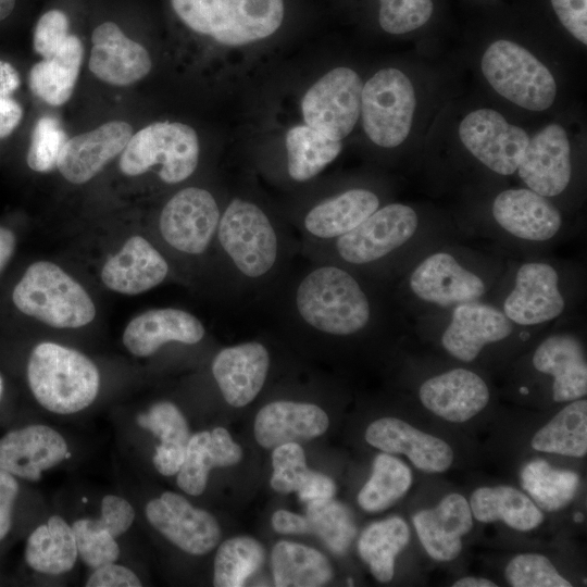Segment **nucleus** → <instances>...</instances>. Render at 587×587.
<instances>
[{"label": "nucleus", "instance_id": "obj_1", "mask_svg": "<svg viewBox=\"0 0 587 587\" xmlns=\"http://www.w3.org/2000/svg\"><path fill=\"white\" fill-rule=\"evenodd\" d=\"M211 252L230 307L258 308L301 254V242L287 218L235 196L223 209Z\"/></svg>", "mask_w": 587, "mask_h": 587}, {"label": "nucleus", "instance_id": "obj_2", "mask_svg": "<svg viewBox=\"0 0 587 587\" xmlns=\"http://www.w3.org/2000/svg\"><path fill=\"white\" fill-rule=\"evenodd\" d=\"M27 379L36 400L57 414H72L89 407L100 387L96 364L84 353L43 341L32 351Z\"/></svg>", "mask_w": 587, "mask_h": 587}, {"label": "nucleus", "instance_id": "obj_3", "mask_svg": "<svg viewBox=\"0 0 587 587\" xmlns=\"http://www.w3.org/2000/svg\"><path fill=\"white\" fill-rule=\"evenodd\" d=\"M190 29L226 46H242L274 34L283 23L284 0H171Z\"/></svg>", "mask_w": 587, "mask_h": 587}, {"label": "nucleus", "instance_id": "obj_4", "mask_svg": "<svg viewBox=\"0 0 587 587\" xmlns=\"http://www.w3.org/2000/svg\"><path fill=\"white\" fill-rule=\"evenodd\" d=\"M12 300L22 313L55 328L82 327L96 316L95 303L84 287L49 261L27 267Z\"/></svg>", "mask_w": 587, "mask_h": 587}, {"label": "nucleus", "instance_id": "obj_5", "mask_svg": "<svg viewBox=\"0 0 587 587\" xmlns=\"http://www.w3.org/2000/svg\"><path fill=\"white\" fill-rule=\"evenodd\" d=\"M415 211L405 204L378 208L362 223L335 241L302 251L303 257L341 264L351 270L366 268L391 255L415 234Z\"/></svg>", "mask_w": 587, "mask_h": 587}, {"label": "nucleus", "instance_id": "obj_6", "mask_svg": "<svg viewBox=\"0 0 587 587\" xmlns=\"http://www.w3.org/2000/svg\"><path fill=\"white\" fill-rule=\"evenodd\" d=\"M199 140L183 123H152L132 135L120 158L123 174L138 176L153 166L159 178L170 185L189 178L198 167Z\"/></svg>", "mask_w": 587, "mask_h": 587}, {"label": "nucleus", "instance_id": "obj_7", "mask_svg": "<svg viewBox=\"0 0 587 587\" xmlns=\"http://www.w3.org/2000/svg\"><path fill=\"white\" fill-rule=\"evenodd\" d=\"M482 71L499 95L521 108L544 111L554 101L557 85L550 71L513 41L492 42L483 55Z\"/></svg>", "mask_w": 587, "mask_h": 587}, {"label": "nucleus", "instance_id": "obj_8", "mask_svg": "<svg viewBox=\"0 0 587 587\" xmlns=\"http://www.w3.org/2000/svg\"><path fill=\"white\" fill-rule=\"evenodd\" d=\"M224 207L207 188H183L165 202L160 212V236L171 250L183 257H205L211 252Z\"/></svg>", "mask_w": 587, "mask_h": 587}, {"label": "nucleus", "instance_id": "obj_9", "mask_svg": "<svg viewBox=\"0 0 587 587\" xmlns=\"http://www.w3.org/2000/svg\"><path fill=\"white\" fill-rule=\"evenodd\" d=\"M416 100L410 79L397 68H383L362 88L361 116L367 137L377 146L394 148L408 137Z\"/></svg>", "mask_w": 587, "mask_h": 587}, {"label": "nucleus", "instance_id": "obj_10", "mask_svg": "<svg viewBox=\"0 0 587 587\" xmlns=\"http://www.w3.org/2000/svg\"><path fill=\"white\" fill-rule=\"evenodd\" d=\"M379 205V198L374 191L350 188L323 197L287 220L299 236L302 252L335 241L355 228Z\"/></svg>", "mask_w": 587, "mask_h": 587}, {"label": "nucleus", "instance_id": "obj_11", "mask_svg": "<svg viewBox=\"0 0 587 587\" xmlns=\"http://www.w3.org/2000/svg\"><path fill=\"white\" fill-rule=\"evenodd\" d=\"M363 84L348 67H336L304 95L301 109L307 125L335 140L353 129L361 113Z\"/></svg>", "mask_w": 587, "mask_h": 587}, {"label": "nucleus", "instance_id": "obj_12", "mask_svg": "<svg viewBox=\"0 0 587 587\" xmlns=\"http://www.w3.org/2000/svg\"><path fill=\"white\" fill-rule=\"evenodd\" d=\"M465 148L484 165L500 175L513 174L529 141L519 126L509 124L497 111L478 109L459 127Z\"/></svg>", "mask_w": 587, "mask_h": 587}, {"label": "nucleus", "instance_id": "obj_13", "mask_svg": "<svg viewBox=\"0 0 587 587\" xmlns=\"http://www.w3.org/2000/svg\"><path fill=\"white\" fill-rule=\"evenodd\" d=\"M149 523L187 553L210 552L221 537L220 526L208 511L193 508L183 496L165 491L146 507Z\"/></svg>", "mask_w": 587, "mask_h": 587}, {"label": "nucleus", "instance_id": "obj_14", "mask_svg": "<svg viewBox=\"0 0 587 587\" xmlns=\"http://www.w3.org/2000/svg\"><path fill=\"white\" fill-rule=\"evenodd\" d=\"M271 363L267 345L253 339L221 349L212 360L211 372L224 400L241 408L264 388Z\"/></svg>", "mask_w": 587, "mask_h": 587}, {"label": "nucleus", "instance_id": "obj_15", "mask_svg": "<svg viewBox=\"0 0 587 587\" xmlns=\"http://www.w3.org/2000/svg\"><path fill=\"white\" fill-rule=\"evenodd\" d=\"M570 154L564 128L550 124L529 139L516 171L528 189L546 198L558 196L571 180Z\"/></svg>", "mask_w": 587, "mask_h": 587}, {"label": "nucleus", "instance_id": "obj_16", "mask_svg": "<svg viewBox=\"0 0 587 587\" xmlns=\"http://www.w3.org/2000/svg\"><path fill=\"white\" fill-rule=\"evenodd\" d=\"M364 437L367 444L383 452L404 454L425 473L446 472L454 460L448 442L397 417L375 420L367 426Z\"/></svg>", "mask_w": 587, "mask_h": 587}, {"label": "nucleus", "instance_id": "obj_17", "mask_svg": "<svg viewBox=\"0 0 587 587\" xmlns=\"http://www.w3.org/2000/svg\"><path fill=\"white\" fill-rule=\"evenodd\" d=\"M132 135L128 123L111 121L74 136L63 145L57 167L70 183L85 184L124 150Z\"/></svg>", "mask_w": 587, "mask_h": 587}, {"label": "nucleus", "instance_id": "obj_18", "mask_svg": "<svg viewBox=\"0 0 587 587\" xmlns=\"http://www.w3.org/2000/svg\"><path fill=\"white\" fill-rule=\"evenodd\" d=\"M559 276L546 263L529 262L520 266L515 285L503 303V313L519 325L529 326L549 322L564 310L559 290Z\"/></svg>", "mask_w": 587, "mask_h": 587}, {"label": "nucleus", "instance_id": "obj_19", "mask_svg": "<svg viewBox=\"0 0 587 587\" xmlns=\"http://www.w3.org/2000/svg\"><path fill=\"white\" fill-rule=\"evenodd\" d=\"M409 286L420 299L440 307L477 301L485 292L483 279L447 252L425 258L411 273Z\"/></svg>", "mask_w": 587, "mask_h": 587}, {"label": "nucleus", "instance_id": "obj_20", "mask_svg": "<svg viewBox=\"0 0 587 587\" xmlns=\"http://www.w3.org/2000/svg\"><path fill=\"white\" fill-rule=\"evenodd\" d=\"M207 336L203 323L177 308L151 309L138 314L125 327L123 344L135 357L154 354L166 344L195 346Z\"/></svg>", "mask_w": 587, "mask_h": 587}, {"label": "nucleus", "instance_id": "obj_21", "mask_svg": "<svg viewBox=\"0 0 587 587\" xmlns=\"http://www.w3.org/2000/svg\"><path fill=\"white\" fill-rule=\"evenodd\" d=\"M419 397L424 408L438 417L463 423L486 408L489 389L478 374L459 367L426 379Z\"/></svg>", "mask_w": 587, "mask_h": 587}, {"label": "nucleus", "instance_id": "obj_22", "mask_svg": "<svg viewBox=\"0 0 587 587\" xmlns=\"http://www.w3.org/2000/svg\"><path fill=\"white\" fill-rule=\"evenodd\" d=\"M62 435L47 425H28L0 438V470L36 482L41 473L60 464L67 452Z\"/></svg>", "mask_w": 587, "mask_h": 587}, {"label": "nucleus", "instance_id": "obj_23", "mask_svg": "<svg viewBox=\"0 0 587 587\" xmlns=\"http://www.w3.org/2000/svg\"><path fill=\"white\" fill-rule=\"evenodd\" d=\"M91 41L89 70L107 84L128 86L151 70L152 62L146 48L125 36L113 22L97 26Z\"/></svg>", "mask_w": 587, "mask_h": 587}, {"label": "nucleus", "instance_id": "obj_24", "mask_svg": "<svg viewBox=\"0 0 587 587\" xmlns=\"http://www.w3.org/2000/svg\"><path fill=\"white\" fill-rule=\"evenodd\" d=\"M511 333L512 322L502 311L477 301L465 302L454 308L441 345L453 358L472 362L486 345L501 341Z\"/></svg>", "mask_w": 587, "mask_h": 587}, {"label": "nucleus", "instance_id": "obj_25", "mask_svg": "<svg viewBox=\"0 0 587 587\" xmlns=\"http://www.w3.org/2000/svg\"><path fill=\"white\" fill-rule=\"evenodd\" d=\"M166 258L146 238L129 237L102 266L101 280L123 295H139L162 284L170 275Z\"/></svg>", "mask_w": 587, "mask_h": 587}, {"label": "nucleus", "instance_id": "obj_26", "mask_svg": "<svg viewBox=\"0 0 587 587\" xmlns=\"http://www.w3.org/2000/svg\"><path fill=\"white\" fill-rule=\"evenodd\" d=\"M413 525L426 553L436 561L449 562L461 553L462 539L473 527V515L467 499L452 492L435 508L416 512Z\"/></svg>", "mask_w": 587, "mask_h": 587}, {"label": "nucleus", "instance_id": "obj_27", "mask_svg": "<svg viewBox=\"0 0 587 587\" xmlns=\"http://www.w3.org/2000/svg\"><path fill=\"white\" fill-rule=\"evenodd\" d=\"M328 425L326 412L314 403L275 400L258 412L254 437L260 446L272 449L283 444L319 437L326 432Z\"/></svg>", "mask_w": 587, "mask_h": 587}, {"label": "nucleus", "instance_id": "obj_28", "mask_svg": "<svg viewBox=\"0 0 587 587\" xmlns=\"http://www.w3.org/2000/svg\"><path fill=\"white\" fill-rule=\"evenodd\" d=\"M492 215L504 230L529 241L551 239L562 224L559 210L546 197L524 188L500 192Z\"/></svg>", "mask_w": 587, "mask_h": 587}, {"label": "nucleus", "instance_id": "obj_29", "mask_svg": "<svg viewBox=\"0 0 587 587\" xmlns=\"http://www.w3.org/2000/svg\"><path fill=\"white\" fill-rule=\"evenodd\" d=\"M534 367L553 377L552 398L570 402L587 394V364L580 341L567 334L546 338L533 354Z\"/></svg>", "mask_w": 587, "mask_h": 587}, {"label": "nucleus", "instance_id": "obj_30", "mask_svg": "<svg viewBox=\"0 0 587 587\" xmlns=\"http://www.w3.org/2000/svg\"><path fill=\"white\" fill-rule=\"evenodd\" d=\"M242 458L240 446L224 427L190 436L184 461L177 472V485L186 494L201 495L211 469L230 466Z\"/></svg>", "mask_w": 587, "mask_h": 587}, {"label": "nucleus", "instance_id": "obj_31", "mask_svg": "<svg viewBox=\"0 0 587 587\" xmlns=\"http://www.w3.org/2000/svg\"><path fill=\"white\" fill-rule=\"evenodd\" d=\"M475 520L482 523L501 521L519 532H529L544 521L540 508L524 492L507 485L479 487L470 498Z\"/></svg>", "mask_w": 587, "mask_h": 587}, {"label": "nucleus", "instance_id": "obj_32", "mask_svg": "<svg viewBox=\"0 0 587 587\" xmlns=\"http://www.w3.org/2000/svg\"><path fill=\"white\" fill-rule=\"evenodd\" d=\"M138 425L161 440L152 462L159 473L172 476L179 471L190 438L188 423L180 410L170 401L154 403L137 415Z\"/></svg>", "mask_w": 587, "mask_h": 587}, {"label": "nucleus", "instance_id": "obj_33", "mask_svg": "<svg viewBox=\"0 0 587 587\" xmlns=\"http://www.w3.org/2000/svg\"><path fill=\"white\" fill-rule=\"evenodd\" d=\"M84 55L80 39L68 35L57 53L29 71L32 91L50 105H62L72 96Z\"/></svg>", "mask_w": 587, "mask_h": 587}, {"label": "nucleus", "instance_id": "obj_34", "mask_svg": "<svg viewBox=\"0 0 587 587\" xmlns=\"http://www.w3.org/2000/svg\"><path fill=\"white\" fill-rule=\"evenodd\" d=\"M78 552L75 534L61 516L52 515L28 537L25 561L36 572L60 575L71 571Z\"/></svg>", "mask_w": 587, "mask_h": 587}, {"label": "nucleus", "instance_id": "obj_35", "mask_svg": "<svg viewBox=\"0 0 587 587\" xmlns=\"http://www.w3.org/2000/svg\"><path fill=\"white\" fill-rule=\"evenodd\" d=\"M286 173L290 180L303 184L315 178L340 153L341 140H335L309 125L290 128L285 138Z\"/></svg>", "mask_w": 587, "mask_h": 587}, {"label": "nucleus", "instance_id": "obj_36", "mask_svg": "<svg viewBox=\"0 0 587 587\" xmlns=\"http://www.w3.org/2000/svg\"><path fill=\"white\" fill-rule=\"evenodd\" d=\"M274 585L277 587H317L333 578L326 557L314 548L278 541L271 553Z\"/></svg>", "mask_w": 587, "mask_h": 587}, {"label": "nucleus", "instance_id": "obj_37", "mask_svg": "<svg viewBox=\"0 0 587 587\" xmlns=\"http://www.w3.org/2000/svg\"><path fill=\"white\" fill-rule=\"evenodd\" d=\"M534 450L571 458L587 453V401H570L530 440Z\"/></svg>", "mask_w": 587, "mask_h": 587}, {"label": "nucleus", "instance_id": "obj_38", "mask_svg": "<svg viewBox=\"0 0 587 587\" xmlns=\"http://www.w3.org/2000/svg\"><path fill=\"white\" fill-rule=\"evenodd\" d=\"M410 536L408 524L399 516L375 522L363 530L358 551L376 580L392 579L396 558L409 544Z\"/></svg>", "mask_w": 587, "mask_h": 587}, {"label": "nucleus", "instance_id": "obj_39", "mask_svg": "<svg viewBox=\"0 0 587 587\" xmlns=\"http://www.w3.org/2000/svg\"><path fill=\"white\" fill-rule=\"evenodd\" d=\"M521 484L540 510L557 512L575 498L579 476L575 472L555 469L538 459L525 464L521 472Z\"/></svg>", "mask_w": 587, "mask_h": 587}, {"label": "nucleus", "instance_id": "obj_40", "mask_svg": "<svg viewBox=\"0 0 587 587\" xmlns=\"http://www.w3.org/2000/svg\"><path fill=\"white\" fill-rule=\"evenodd\" d=\"M411 484L412 473L405 463L390 453H379L371 477L358 494V503L366 512L384 511L402 498Z\"/></svg>", "mask_w": 587, "mask_h": 587}, {"label": "nucleus", "instance_id": "obj_41", "mask_svg": "<svg viewBox=\"0 0 587 587\" xmlns=\"http://www.w3.org/2000/svg\"><path fill=\"white\" fill-rule=\"evenodd\" d=\"M263 546L254 538L238 536L221 544L214 559L213 585L240 587L264 562Z\"/></svg>", "mask_w": 587, "mask_h": 587}, {"label": "nucleus", "instance_id": "obj_42", "mask_svg": "<svg viewBox=\"0 0 587 587\" xmlns=\"http://www.w3.org/2000/svg\"><path fill=\"white\" fill-rule=\"evenodd\" d=\"M307 504L310 534L317 535L334 553H345L357 534L350 510L333 498Z\"/></svg>", "mask_w": 587, "mask_h": 587}, {"label": "nucleus", "instance_id": "obj_43", "mask_svg": "<svg viewBox=\"0 0 587 587\" xmlns=\"http://www.w3.org/2000/svg\"><path fill=\"white\" fill-rule=\"evenodd\" d=\"M504 576L513 587H572L552 564L540 553H521L505 566Z\"/></svg>", "mask_w": 587, "mask_h": 587}, {"label": "nucleus", "instance_id": "obj_44", "mask_svg": "<svg viewBox=\"0 0 587 587\" xmlns=\"http://www.w3.org/2000/svg\"><path fill=\"white\" fill-rule=\"evenodd\" d=\"M78 557L91 569L113 563L118 559L120 548L115 538L96 520L80 519L73 523Z\"/></svg>", "mask_w": 587, "mask_h": 587}, {"label": "nucleus", "instance_id": "obj_45", "mask_svg": "<svg viewBox=\"0 0 587 587\" xmlns=\"http://www.w3.org/2000/svg\"><path fill=\"white\" fill-rule=\"evenodd\" d=\"M66 140V134L58 120L51 116L39 118L32 134L27 165L35 172H51L57 167L60 151Z\"/></svg>", "mask_w": 587, "mask_h": 587}, {"label": "nucleus", "instance_id": "obj_46", "mask_svg": "<svg viewBox=\"0 0 587 587\" xmlns=\"http://www.w3.org/2000/svg\"><path fill=\"white\" fill-rule=\"evenodd\" d=\"M272 488L279 494L298 491L311 474L304 451L298 442H287L274 448L272 454Z\"/></svg>", "mask_w": 587, "mask_h": 587}, {"label": "nucleus", "instance_id": "obj_47", "mask_svg": "<svg viewBox=\"0 0 587 587\" xmlns=\"http://www.w3.org/2000/svg\"><path fill=\"white\" fill-rule=\"evenodd\" d=\"M379 25L389 34H404L423 26L432 16V0H379Z\"/></svg>", "mask_w": 587, "mask_h": 587}, {"label": "nucleus", "instance_id": "obj_48", "mask_svg": "<svg viewBox=\"0 0 587 587\" xmlns=\"http://www.w3.org/2000/svg\"><path fill=\"white\" fill-rule=\"evenodd\" d=\"M68 18L61 10H50L38 20L34 30V49L43 59L53 57L68 37Z\"/></svg>", "mask_w": 587, "mask_h": 587}, {"label": "nucleus", "instance_id": "obj_49", "mask_svg": "<svg viewBox=\"0 0 587 587\" xmlns=\"http://www.w3.org/2000/svg\"><path fill=\"white\" fill-rule=\"evenodd\" d=\"M134 519V508L127 500L120 496L107 495L101 501V516L96 521L116 538L130 527Z\"/></svg>", "mask_w": 587, "mask_h": 587}, {"label": "nucleus", "instance_id": "obj_50", "mask_svg": "<svg viewBox=\"0 0 587 587\" xmlns=\"http://www.w3.org/2000/svg\"><path fill=\"white\" fill-rule=\"evenodd\" d=\"M562 25L580 42L587 43V0H551Z\"/></svg>", "mask_w": 587, "mask_h": 587}, {"label": "nucleus", "instance_id": "obj_51", "mask_svg": "<svg viewBox=\"0 0 587 587\" xmlns=\"http://www.w3.org/2000/svg\"><path fill=\"white\" fill-rule=\"evenodd\" d=\"M138 576L128 567L109 563L95 569L86 582L87 587H140Z\"/></svg>", "mask_w": 587, "mask_h": 587}, {"label": "nucleus", "instance_id": "obj_52", "mask_svg": "<svg viewBox=\"0 0 587 587\" xmlns=\"http://www.w3.org/2000/svg\"><path fill=\"white\" fill-rule=\"evenodd\" d=\"M18 489V483L14 475L0 470V540L10 532L12 510Z\"/></svg>", "mask_w": 587, "mask_h": 587}, {"label": "nucleus", "instance_id": "obj_53", "mask_svg": "<svg viewBox=\"0 0 587 587\" xmlns=\"http://www.w3.org/2000/svg\"><path fill=\"white\" fill-rule=\"evenodd\" d=\"M297 492L299 499L305 503L329 499L336 494V484L327 475L311 471L309 478Z\"/></svg>", "mask_w": 587, "mask_h": 587}, {"label": "nucleus", "instance_id": "obj_54", "mask_svg": "<svg viewBox=\"0 0 587 587\" xmlns=\"http://www.w3.org/2000/svg\"><path fill=\"white\" fill-rule=\"evenodd\" d=\"M272 526L279 534H310L305 516L287 510H277L272 515Z\"/></svg>", "mask_w": 587, "mask_h": 587}, {"label": "nucleus", "instance_id": "obj_55", "mask_svg": "<svg viewBox=\"0 0 587 587\" xmlns=\"http://www.w3.org/2000/svg\"><path fill=\"white\" fill-rule=\"evenodd\" d=\"M23 116L22 107L10 97H0V139L17 127Z\"/></svg>", "mask_w": 587, "mask_h": 587}, {"label": "nucleus", "instance_id": "obj_56", "mask_svg": "<svg viewBox=\"0 0 587 587\" xmlns=\"http://www.w3.org/2000/svg\"><path fill=\"white\" fill-rule=\"evenodd\" d=\"M21 84L17 71L10 63L0 61V97H9Z\"/></svg>", "mask_w": 587, "mask_h": 587}, {"label": "nucleus", "instance_id": "obj_57", "mask_svg": "<svg viewBox=\"0 0 587 587\" xmlns=\"http://www.w3.org/2000/svg\"><path fill=\"white\" fill-rule=\"evenodd\" d=\"M15 242L13 232L7 227L0 226V273L14 253Z\"/></svg>", "mask_w": 587, "mask_h": 587}, {"label": "nucleus", "instance_id": "obj_58", "mask_svg": "<svg viewBox=\"0 0 587 587\" xmlns=\"http://www.w3.org/2000/svg\"><path fill=\"white\" fill-rule=\"evenodd\" d=\"M453 587H497V584L488 578L465 576L455 580Z\"/></svg>", "mask_w": 587, "mask_h": 587}, {"label": "nucleus", "instance_id": "obj_59", "mask_svg": "<svg viewBox=\"0 0 587 587\" xmlns=\"http://www.w3.org/2000/svg\"><path fill=\"white\" fill-rule=\"evenodd\" d=\"M15 7V0H0V21L7 18Z\"/></svg>", "mask_w": 587, "mask_h": 587}, {"label": "nucleus", "instance_id": "obj_60", "mask_svg": "<svg viewBox=\"0 0 587 587\" xmlns=\"http://www.w3.org/2000/svg\"><path fill=\"white\" fill-rule=\"evenodd\" d=\"M2 392H3V382H2V378L0 376V399H1Z\"/></svg>", "mask_w": 587, "mask_h": 587}, {"label": "nucleus", "instance_id": "obj_61", "mask_svg": "<svg viewBox=\"0 0 587 587\" xmlns=\"http://www.w3.org/2000/svg\"><path fill=\"white\" fill-rule=\"evenodd\" d=\"M71 455H72V454H71V452H70V451H67V452H66V454H65V459H68V458H71Z\"/></svg>", "mask_w": 587, "mask_h": 587}, {"label": "nucleus", "instance_id": "obj_62", "mask_svg": "<svg viewBox=\"0 0 587 587\" xmlns=\"http://www.w3.org/2000/svg\"><path fill=\"white\" fill-rule=\"evenodd\" d=\"M83 501H84V502H87V498H83Z\"/></svg>", "mask_w": 587, "mask_h": 587}]
</instances>
